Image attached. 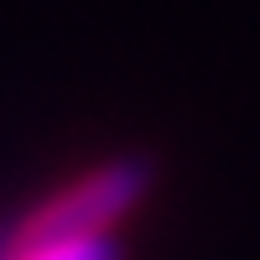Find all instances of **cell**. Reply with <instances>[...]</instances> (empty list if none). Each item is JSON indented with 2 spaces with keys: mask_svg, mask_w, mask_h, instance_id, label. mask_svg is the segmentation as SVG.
<instances>
[{
  "mask_svg": "<svg viewBox=\"0 0 260 260\" xmlns=\"http://www.w3.org/2000/svg\"><path fill=\"white\" fill-rule=\"evenodd\" d=\"M6 260H120L115 234H83V240H26Z\"/></svg>",
  "mask_w": 260,
  "mask_h": 260,
  "instance_id": "cell-2",
  "label": "cell"
},
{
  "mask_svg": "<svg viewBox=\"0 0 260 260\" xmlns=\"http://www.w3.org/2000/svg\"><path fill=\"white\" fill-rule=\"evenodd\" d=\"M151 192V161L125 151V156L99 161L78 182L47 192L16 229V245L26 240H83V234H115L120 219H130Z\"/></svg>",
  "mask_w": 260,
  "mask_h": 260,
  "instance_id": "cell-1",
  "label": "cell"
}]
</instances>
